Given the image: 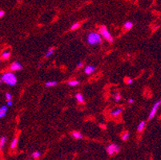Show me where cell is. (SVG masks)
<instances>
[{
	"instance_id": "cell-1",
	"label": "cell",
	"mask_w": 161,
	"mask_h": 160,
	"mask_svg": "<svg viewBox=\"0 0 161 160\" xmlns=\"http://www.w3.org/2000/svg\"><path fill=\"white\" fill-rule=\"evenodd\" d=\"M0 83H5L9 86H14L17 83V78L12 72H6L2 75Z\"/></svg>"
},
{
	"instance_id": "cell-2",
	"label": "cell",
	"mask_w": 161,
	"mask_h": 160,
	"mask_svg": "<svg viewBox=\"0 0 161 160\" xmlns=\"http://www.w3.org/2000/svg\"><path fill=\"white\" fill-rule=\"evenodd\" d=\"M87 42L89 45H91V46L99 45V44L102 43V39H101L100 34L95 32L89 33L87 36Z\"/></svg>"
},
{
	"instance_id": "cell-3",
	"label": "cell",
	"mask_w": 161,
	"mask_h": 160,
	"mask_svg": "<svg viewBox=\"0 0 161 160\" xmlns=\"http://www.w3.org/2000/svg\"><path fill=\"white\" fill-rule=\"evenodd\" d=\"M99 31L100 35L102 36L103 38L105 39L106 40H107L108 42L112 43L114 41L113 37L111 36V35L110 34V32L107 31V27H105V26H102V27H100L99 29Z\"/></svg>"
},
{
	"instance_id": "cell-4",
	"label": "cell",
	"mask_w": 161,
	"mask_h": 160,
	"mask_svg": "<svg viewBox=\"0 0 161 160\" xmlns=\"http://www.w3.org/2000/svg\"><path fill=\"white\" fill-rule=\"evenodd\" d=\"M107 152L109 155H113L115 153H118L120 150V148L118 146L117 144H110L107 148Z\"/></svg>"
},
{
	"instance_id": "cell-5",
	"label": "cell",
	"mask_w": 161,
	"mask_h": 160,
	"mask_svg": "<svg viewBox=\"0 0 161 160\" xmlns=\"http://www.w3.org/2000/svg\"><path fill=\"white\" fill-rule=\"evenodd\" d=\"M161 106V99H160L158 102H156L154 105H153L152 108L151 110V112L149 114V116H148V119H152L155 117V115L157 112V110H158L159 107Z\"/></svg>"
},
{
	"instance_id": "cell-6",
	"label": "cell",
	"mask_w": 161,
	"mask_h": 160,
	"mask_svg": "<svg viewBox=\"0 0 161 160\" xmlns=\"http://www.w3.org/2000/svg\"><path fill=\"white\" fill-rule=\"evenodd\" d=\"M10 70L12 71H18V70H20L22 69V66L19 62H14L12 64L10 65Z\"/></svg>"
},
{
	"instance_id": "cell-7",
	"label": "cell",
	"mask_w": 161,
	"mask_h": 160,
	"mask_svg": "<svg viewBox=\"0 0 161 160\" xmlns=\"http://www.w3.org/2000/svg\"><path fill=\"white\" fill-rule=\"evenodd\" d=\"M95 70V66H91V65H89V66H87L85 67V70L84 71L87 74H92Z\"/></svg>"
},
{
	"instance_id": "cell-8",
	"label": "cell",
	"mask_w": 161,
	"mask_h": 160,
	"mask_svg": "<svg viewBox=\"0 0 161 160\" xmlns=\"http://www.w3.org/2000/svg\"><path fill=\"white\" fill-rule=\"evenodd\" d=\"M7 111V107L6 106H2L0 107V118H3L6 116Z\"/></svg>"
},
{
	"instance_id": "cell-9",
	"label": "cell",
	"mask_w": 161,
	"mask_h": 160,
	"mask_svg": "<svg viewBox=\"0 0 161 160\" xmlns=\"http://www.w3.org/2000/svg\"><path fill=\"white\" fill-rule=\"evenodd\" d=\"M76 98L77 99V101L79 103H83L84 102V97H83V95L80 94V93H78V94H76Z\"/></svg>"
},
{
	"instance_id": "cell-10",
	"label": "cell",
	"mask_w": 161,
	"mask_h": 160,
	"mask_svg": "<svg viewBox=\"0 0 161 160\" xmlns=\"http://www.w3.org/2000/svg\"><path fill=\"white\" fill-rule=\"evenodd\" d=\"M72 136H73V138H75V139H83V135H82L81 133L78 132V131H73L72 132Z\"/></svg>"
},
{
	"instance_id": "cell-11",
	"label": "cell",
	"mask_w": 161,
	"mask_h": 160,
	"mask_svg": "<svg viewBox=\"0 0 161 160\" xmlns=\"http://www.w3.org/2000/svg\"><path fill=\"white\" fill-rule=\"evenodd\" d=\"M145 122L144 121H142V122H140V123H139V125H138V127H137V131H139V132H141L144 129V127H145Z\"/></svg>"
},
{
	"instance_id": "cell-12",
	"label": "cell",
	"mask_w": 161,
	"mask_h": 160,
	"mask_svg": "<svg viewBox=\"0 0 161 160\" xmlns=\"http://www.w3.org/2000/svg\"><path fill=\"white\" fill-rule=\"evenodd\" d=\"M123 111V109L122 108H118V109H115L114 110L111 111V114L113 115V116H118L121 114V112Z\"/></svg>"
},
{
	"instance_id": "cell-13",
	"label": "cell",
	"mask_w": 161,
	"mask_h": 160,
	"mask_svg": "<svg viewBox=\"0 0 161 160\" xmlns=\"http://www.w3.org/2000/svg\"><path fill=\"white\" fill-rule=\"evenodd\" d=\"M6 142V136H2L1 139H0V147H1V149H2L3 147L5 146Z\"/></svg>"
},
{
	"instance_id": "cell-14",
	"label": "cell",
	"mask_w": 161,
	"mask_h": 160,
	"mask_svg": "<svg viewBox=\"0 0 161 160\" xmlns=\"http://www.w3.org/2000/svg\"><path fill=\"white\" fill-rule=\"evenodd\" d=\"M10 56V52L9 51H5L2 52V57L3 59H8Z\"/></svg>"
},
{
	"instance_id": "cell-15",
	"label": "cell",
	"mask_w": 161,
	"mask_h": 160,
	"mask_svg": "<svg viewBox=\"0 0 161 160\" xmlns=\"http://www.w3.org/2000/svg\"><path fill=\"white\" fill-rule=\"evenodd\" d=\"M67 84L71 87H76V86H78V85L80 84V82H79L78 80H71L67 83Z\"/></svg>"
},
{
	"instance_id": "cell-16",
	"label": "cell",
	"mask_w": 161,
	"mask_h": 160,
	"mask_svg": "<svg viewBox=\"0 0 161 160\" xmlns=\"http://www.w3.org/2000/svg\"><path fill=\"white\" fill-rule=\"evenodd\" d=\"M132 27H133V23L131 21H128L124 23V28L126 30H130Z\"/></svg>"
},
{
	"instance_id": "cell-17",
	"label": "cell",
	"mask_w": 161,
	"mask_h": 160,
	"mask_svg": "<svg viewBox=\"0 0 161 160\" xmlns=\"http://www.w3.org/2000/svg\"><path fill=\"white\" fill-rule=\"evenodd\" d=\"M54 52H55L54 48H50V49L47 51L46 54H45V57H46V58H49V57H51V55L54 54Z\"/></svg>"
},
{
	"instance_id": "cell-18",
	"label": "cell",
	"mask_w": 161,
	"mask_h": 160,
	"mask_svg": "<svg viewBox=\"0 0 161 160\" xmlns=\"http://www.w3.org/2000/svg\"><path fill=\"white\" fill-rule=\"evenodd\" d=\"M55 85H57V82L55 81H49V82H47L45 86L47 87H54Z\"/></svg>"
},
{
	"instance_id": "cell-19",
	"label": "cell",
	"mask_w": 161,
	"mask_h": 160,
	"mask_svg": "<svg viewBox=\"0 0 161 160\" xmlns=\"http://www.w3.org/2000/svg\"><path fill=\"white\" fill-rule=\"evenodd\" d=\"M18 145V139H14L12 140V142H11V144H10V148L11 149H14Z\"/></svg>"
},
{
	"instance_id": "cell-20",
	"label": "cell",
	"mask_w": 161,
	"mask_h": 160,
	"mask_svg": "<svg viewBox=\"0 0 161 160\" xmlns=\"http://www.w3.org/2000/svg\"><path fill=\"white\" fill-rule=\"evenodd\" d=\"M121 99V95L119 94V93H115V95H114V100L115 102H119L120 101Z\"/></svg>"
},
{
	"instance_id": "cell-21",
	"label": "cell",
	"mask_w": 161,
	"mask_h": 160,
	"mask_svg": "<svg viewBox=\"0 0 161 160\" xmlns=\"http://www.w3.org/2000/svg\"><path fill=\"white\" fill-rule=\"evenodd\" d=\"M40 155H41V153H40L39 151H35V152H34V153L32 154V158L35 159H39V158L40 157Z\"/></svg>"
},
{
	"instance_id": "cell-22",
	"label": "cell",
	"mask_w": 161,
	"mask_h": 160,
	"mask_svg": "<svg viewBox=\"0 0 161 160\" xmlns=\"http://www.w3.org/2000/svg\"><path fill=\"white\" fill-rule=\"evenodd\" d=\"M80 27V23H74L72 27H71V30H72V31H74V30L78 29Z\"/></svg>"
},
{
	"instance_id": "cell-23",
	"label": "cell",
	"mask_w": 161,
	"mask_h": 160,
	"mask_svg": "<svg viewBox=\"0 0 161 160\" xmlns=\"http://www.w3.org/2000/svg\"><path fill=\"white\" fill-rule=\"evenodd\" d=\"M129 136H130V134H129L128 132H125V133L122 135V139H123V141L128 140V138H129Z\"/></svg>"
},
{
	"instance_id": "cell-24",
	"label": "cell",
	"mask_w": 161,
	"mask_h": 160,
	"mask_svg": "<svg viewBox=\"0 0 161 160\" xmlns=\"http://www.w3.org/2000/svg\"><path fill=\"white\" fill-rule=\"evenodd\" d=\"M5 98H6V99L7 100V101H9V100H11L12 99V95H11L10 93H6V95H5Z\"/></svg>"
},
{
	"instance_id": "cell-25",
	"label": "cell",
	"mask_w": 161,
	"mask_h": 160,
	"mask_svg": "<svg viewBox=\"0 0 161 160\" xmlns=\"http://www.w3.org/2000/svg\"><path fill=\"white\" fill-rule=\"evenodd\" d=\"M126 83H128V84H132L133 83V79H127Z\"/></svg>"
},
{
	"instance_id": "cell-26",
	"label": "cell",
	"mask_w": 161,
	"mask_h": 160,
	"mask_svg": "<svg viewBox=\"0 0 161 160\" xmlns=\"http://www.w3.org/2000/svg\"><path fill=\"white\" fill-rule=\"evenodd\" d=\"M6 105L8 106V107H11V106H12V105H13V102H12V100H9V101H7Z\"/></svg>"
},
{
	"instance_id": "cell-27",
	"label": "cell",
	"mask_w": 161,
	"mask_h": 160,
	"mask_svg": "<svg viewBox=\"0 0 161 160\" xmlns=\"http://www.w3.org/2000/svg\"><path fill=\"white\" fill-rule=\"evenodd\" d=\"M4 14H5V11H4V10H0V17L2 18L3 16H4Z\"/></svg>"
},
{
	"instance_id": "cell-28",
	"label": "cell",
	"mask_w": 161,
	"mask_h": 160,
	"mask_svg": "<svg viewBox=\"0 0 161 160\" xmlns=\"http://www.w3.org/2000/svg\"><path fill=\"white\" fill-rule=\"evenodd\" d=\"M83 66V63L82 62H78V64H77V66L78 67H82V66Z\"/></svg>"
},
{
	"instance_id": "cell-29",
	"label": "cell",
	"mask_w": 161,
	"mask_h": 160,
	"mask_svg": "<svg viewBox=\"0 0 161 160\" xmlns=\"http://www.w3.org/2000/svg\"><path fill=\"white\" fill-rule=\"evenodd\" d=\"M128 103H134V99H128Z\"/></svg>"
},
{
	"instance_id": "cell-30",
	"label": "cell",
	"mask_w": 161,
	"mask_h": 160,
	"mask_svg": "<svg viewBox=\"0 0 161 160\" xmlns=\"http://www.w3.org/2000/svg\"><path fill=\"white\" fill-rule=\"evenodd\" d=\"M17 1H20V0H17Z\"/></svg>"
}]
</instances>
